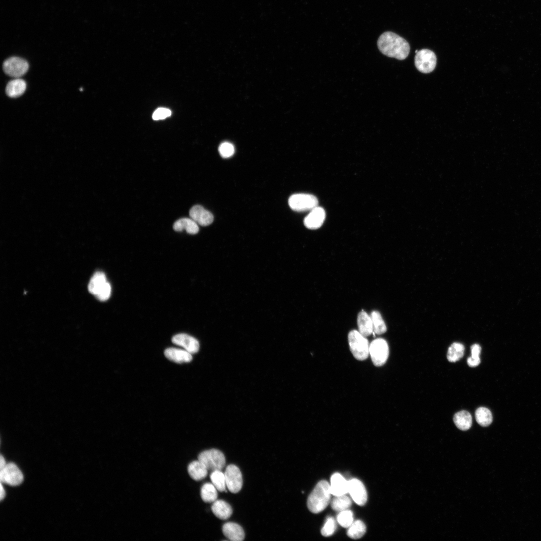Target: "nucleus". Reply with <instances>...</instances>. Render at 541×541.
<instances>
[{"label": "nucleus", "mask_w": 541, "mask_h": 541, "mask_svg": "<svg viewBox=\"0 0 541 541\" xmlns=\"http://www.w3.org/2000/svg\"><path fill=\"white\" fill-rule=\"evenodd\" d=\"M377 46L384 55L398 60H404L408 56L410 46L402 37L392 32L382 34L377 41Z\"/></svg>", "instance_id": "obj_1"}, {"label": "nucleus", "mask_w": 541, "mask_h": 541, "mask_svg": "<svg viewBox=\"0 0 541 541\" xmlns=\"http://www.w3.org/2000/svg\"><path fill=\"white\" fill-rule=\"evenodd\" d=\"M330 485L326 480L320 481L307 499L308 509L313 513L324 510L329 504L331 497Z\"/></svg>", "instance_id": "obj_2"}, {"label": "nucleus", "mask_w": 541, "mask_h": 541, "mask_svg": "<svg viewBox=\"0 0 541 541\" xmlns=\"http://www.w3.org/2000/svg\"><path fill=\"white\" fill-rule=\"evenodd\" d=\"M348 340L350 351L356 359L363 361L368 358L370 344L366 337L359 331L352 330L348 333Z\"/></svg>", "instance_id": "obj_3"}, {"label": "nucleus", "mask_w": 541, "mask_h": 541, "mask_svg": "<svg viewBox=\"0 0 541 541\" xmlns=\"http://www.w3.org/2000/svg\"><path fill=\"white\" fill-rule=\"evenodd\" d=\"M198 459L208 470L212 471L222 470L226 463L225 458L223 453L216 449H211L202 452L199 454Z\"/></svg>", "instance_id": "obj_4"}, {"label": "nucleus", "mask_w": 541, "mask_h": 541, "mask_svg": "<svg viewBox=\"0 0 541 541\" xmlns=\"http://www.w3.org/2000/svg\"><path fill=\"white\" fill-rule=\"evenodd\" d=\"M389 352L388 343L383 338H377L373 340L370 344L369 354L372 362L376 366H381L386 363Z\"/></svg>", "instance_id": "obj_5"}, {"label": "nucleus", "mask_w": 541, "mask_h": 541, "mask_svg": "<svg viewBox=\"0 0 541 541\" xmlns=\"http://www.w3.org/2000/svg\"><path fill=\"white\" fill-rule=\"evenodd\" d=\"M288 204L293 210L301 212L314 209L318 206V201L313 195L299 193L291 195L289 198Z\"/></svg>", "instance_id": "obj_6"}, {"label": "nucleus", "mask_w": 541, "mask_h": 541, "mask_svg": "<svg viewBox=\"0 0 541 541\" xmlns=\"http://www.w3.org/2000/svg\"><path fill=\"white\" fill-rule=\"evenodd\" d=\"M436 56L434 52L428 49L418 51L416 53L414 59L416 68L423 73H429L433 71L436 67Z\"/></svg>", "instance_id": "obj_7"}, {"label": "nucleus", "mask_w": 541, "mask_h": 541, "mask_svg": "<svg viewBox=\"0 0 541 541\" xmlns=\"http://www.w3.org/2000/svg\"><path fill=\"white\" fill-rule=\"evenodd\" d=\"M29 68L28 62L20 57H12L6 59L3 63V69L8 75L19 78L27 71Z\"/></svg>", "instance_id": "obj_8"}, {"label": "nucleus", "mask_w": 541, "mask_h": 541, "mask_svg": "<svg viewBox=\"0 0 541 541\" xmlns=\"http://www.w3.org/2000/svg\"><path fill=\"white\" fill-rule=\"evenodd\" d=\"M224 474L228 490L233 493H238L243 485L242 475L239 468L230 464L226 467Z\"/></svg>", "instance_id": "obj_9"}, {"label": "nucleus", "mask_w": 541, "mask_h": 541, "mask_svg": "<svg viewBox=\"0 0 541 541\" xmlns=\"http://www.w3.org/2000/svg\"><path fill=\"white\" fill-rule=\"evenodd\" d=\"M0 479L2 483L17 486L23 482V475L15 464L9 463L1 469Z\"/></svg>", "instance_id": "obj_10"}, {"label": "nucleus", "mask_w": 541, "mask_h": 541, "mask_svg": "<svg viewBox=\"0 0 541 541\" xmlns=\"http://www.w3.org/2000/svg\"><path fill=\"white\" fill-rule=\"evenodd\" d=\"M348 493L353 501L358 505L363 506L367 500V493L363 483L356 478L349 481Z\"/></svg>", "instance_id": "obj_11"}, {"label": "nucleus", "mask_w": 541, "mask_h": 541, "mask_svg": "<svg viewBox=\"0 0 541 541\" xmlns=\"http://www.w3.org/2000/svg\"><path fill=\"white\" fill-rule=\"evenodd\" d=\"M172 342L178 346L182 347L185 350L193 354L197 352L199 349V343L195 338L184 333H180L174 336Z\"/></svg>", "instance_id": "obj_12"}, {"label": "nucleus", "mask_w": 541, "mask_h": 541, "mask_svg": "<svg viewBox=\"0 0 541 541\" xmlns=\"http://www.w3.org/2000/svg\"><path fill=\"white\" fill-rule=\"evenodd\" d=\"M325 219V212L322 207L317 206L304 220V225L308 229H315L321 226Z\"/></svg>", "instance_id": "obj_13"}, {"label": "nucleus", "mask_w": 541, "mask_h": 541, "mask_svg": "<svg viewBox=\"0 0 541 541\" xmlns=\"http://www.w3.org/2000/svg\"><path fill=\"white\" fill-rule=\"evenodd\" d=\"M189 215L198 224L203 226L210 225L214 219L212 214L200 205L192 207L189 211Z\"/></svg>", "instance_id": "obj_14"}, {"label": "nucleus", "mask_w": 541, "mask_h": 541, "mask_svg": "<svg viewBox=\"0 0 541 541\" xmlns=\"http://www.w3.org/2000/svg\"><path fill=\"white\" fill-rule=\"evenodd\" d=\"M330 483V490L333 495L341 496L348 492L349 481L339 473H335L332 475Z\"/></svg>", "instance_id": "obj_15"}, {"label": "nucleus", "mask_w": 541, "mask_h": 541, "mask_svg": "<svg viewBox=\"0 0 541 541\" xmlns=\"http://www.w3.org/2000/svg\"><path fill=\"white\" fill-rule=\"evenodd\" d=\"M222 531L225 536L231 541H242L245 538L242 527L234 522L225 523L222 527Z\"/></svg>", "instance_id": "obj_16"}, {"label": "nucleus", "mask_w": 541, "mask_h": 541, "mask_svg": "<svg viewBox=\"0 0 541 541\" xmlns=\"http://www.w3.org/2000/svg\"><path fill=\"white\" fill-rule=\"evenodd\" d=\"M164 354L167 359L177 363H188L192 359L191 354L185 349L168 348L165 350Z\"/></svg>", "instance_id": "obj_17"}, {"label": "nucleus", "mask_w": 541, "mask_h": 541, "mask_svg": "<svg viewBox=\"0 0 541 541\" xmlns=\"http://www.w3.org/2000/svg\"><path fill=\"white\" fill-rule=\"evenodd\" d=\"M357 321L358 331L362 335L367 337L372 334L373 331L372 321L371 316L366 312H359Z\"/></svg>", "instance_id": "obj_18"}, {"label": "nucleus", "mask_w": 541, "mask_h": 541, "mask_svg": "<svg viewBox=\"0 0 541 541\" xmlns=\"http://www.w3.org/2000/svg\"><path fill=\"white\" fill-rule=\"evenodd\" d=\"M211 510L217 518L222 520L229 518L233 512L231 506L223 500H216L214 501L211 506Z\"/></svg>", "instance_id": "obj_19"}, {"label": "nucleus", "mask_w": 541, "mask_h": 541, "mask_svg": "<svg viewBox=\"0 0 541 541\" xmlns=\"http://www.w3.org/2000/svg\"><path fill=\"white\" fill-rule=\"evenodd\" d=\"M108 283L105 274L102 272H97L92 277L88 284L89 291L97 295Z\"/></svg>", "instance_id": "obj_20"}, {"label": "nucleus", "mask_w": 541, "mask_h": 541, "mask_svg": "<svg viewBox=\"0 0 541 541\" xmlns=\"http://www.w3.org/2000/svg\"><path fill=\"white\" fill-rule=\"evenodd\" d=\"M208 471L206 467L198 460L192 462L188 466L190 476L196 481L205 478L207 475Z\"/></svg>", "instance_id": "obj_21"}, {"label": "nucleus", "mask_w": 541, "mask_h": 541, "mask_svg": "<svg viewBox=\"0 0 541 541\" xmlns=\"http://www.w3.org/2000/svg\"><path fill=\"white\" fill-rule=\"evenodd\" d=\"M198 224L191 218H183L176 221L173 225V229L180 232L183 230L190 234H195L199 231Z\"/></svg>", "instance_id": "obj_22"}, {"label": "nucleus", "mask_w": 541, "mask_h": 541, "mask_svg": "<svg viewBox=\"0 0 541 541\" xmlns=\"http://www.w3.org/2000/svg\"><path fill=\"white\" fill-rule=\"evenodd\" d=\"M26 88V84L25 81L20 78H16L8 83L5 90L8 96L17 97L23 94Z\"/></svg>", "instance_id": "obj_23"}, {"label": "nucleus", "mask_w": 541, "mask_h": 541, "mask_svg": "<svg viewBox=\"0 0 541 541\" xmlns=\"http://www.w3.org/2000/svg\"><path fill=\"white\" fill-rule=\"evenodd\" d=\"M453 421L456 427L463 431L470 429L472 424L471 414L465 410L456 413L454 416Z\"/></svg>", "instance_id": "obj_24"}, {"label": "nucleus", "mask_w": 541, "mask_h": 541, "mask_svg": "<svg viewBox=\"0 0 541 541\" xmlns=\"http://www.w3.org/2000/svg\"><path fill=\"white\" fill-rule=\"evenodd\" d=\"M217 489L212 483H204L201 488V497L202 500L207 503L214 502L217 500Z\"/></svg>", "instance_id": "obj_25"}, {"label": "nucleus", "mask_w": 541, "mask_h": 541, "mask_svg": "<svg viewBox=\"0 0 541 541\" xmlns=\"http://www.w3.org/2000/svg\"><path fill=\"white\" fill-rule=\"evenodd\" d=\"M465 348L460 343L454 342L448 348L447 358L451 362H455L459 360L464 355Z\"/></svg>", "instance_id": "obj_26"}, {"label": "nucleus", "mask_w": 541, "mask_h": 541, "mask_svg": "<svg viewBox=\"0 0 541 541\" xmlns=\"http://www.w3.org/2000/svg\"><path fill=\"white\" fill-rule=\"evenodd\" d=\"M370 316L372 321L373 332L377 335L385 333L387 327L380 312L377 310L371 312Z\"/></svg>", "instance_id": "obj_27"}, {"label": "nucleus", "mask_w": 541, "mask_h": 541, "mask_svg": "<svg viewBox=\"0 0 541 541\" xmlns=\"http://www.w3.org/2000/svg\"><path fill=\"white\" fill-rule=\"evenodd\" d=\"M352 504L351 498L345 494L335 496L331 501L332 508L337 512H341L349 508Z\"/></svg>", "instance_id": "obj_28"}, {"label": "nucleus", "mask_w": 541, "mask_h": 541, "mask_svg": "<svg viewBox=\"0 0 541 541\" xmlns=\"http://www.w3.org/2000/svg\"><path fill=\"white\" fill-rule=\"evenodd\" d=\"M475 415L477 423L483 427L489 426L492 422V413L487 408H478L475 411Z\"/></svg>", "instance_id": "obj_29"}, {"label": "nucleus", "mask_w": 541, "mask_h": 541, "mask_svg": "<svg viewBox=\"0 0 541 541\" xmlns=\"http://www.w3.org/2000/svg\"><path fill=\"white\" fill-rule=\"evenodd\" d=\"M366 526L361 520H356L353 522L349 527L347 531V535L354 539L361 538L366 532Z\"/></svg>", "instance_id": "obj_30"}, {"label": "nucleus", "mask_w": 541, "mask_h": 541, "mask_svg": "<svg viewBox=\"0 0 541 541\" xmlns=\"http://www.w3.org/2000/svg\"><path fill=\"white\" fill-rule=\"evenodd\" d=\"M212 483L220 492L226 491V480L224 473L220 470H216L212 471L210 476Z\"/></svg>", "instance_id": "obj_31"}, {"label": "nucleus", "mask_w": 541, "mask_h": 541, "mask_svg": "<svg viewBox=\"0 0 541 541\" xmlns=\"http://www.w3.org/2000/svg\"><path fill=\"white\" fill-rule=\"evenodd\" d=\"M337 520L338 523L343 527L349 528L353 522V515L351 510L346 509L339 512Z\"/></svg>", "instance_id": "obj_32"}, {"label": "nucleus", "mask_w": 541, "mask_h": 541, "mask_svg": "<svg viewBox=\"0 0 541 541\" xmlns=\"http://www.w3.org/2000/svg\"><path fill=\"white\" fill-rule=\"evenodd\" d=\"M481 348L479 344H475L471 347V356L468 358L467 362L469 366L475 367L478 366L481 361L479 357Z\"/></svg>", "instance_id": "obj_33"}, {"label": "nucleus", "mask_w": 541, "mask_h": 541, "mask_svg": "<svg viewBox=\"0 0 541 541\" xmlns=\"http://www.w3.org/2000/svg\"><path fill=\"white\" fill-rule=\"evenodd\" d=\"M336 529V524L334 519L332 517H329L327 518L321 530V533L323 536L328 537L334 533Z\"/></svg>", "instance_id": "obj_34"}, {"label": "nucleus", "mask_w": 541, "mask_h": 541, "mask_svg": "<svg viewBox=\"0 0 541 541\" xmlns=\"http://www.w3.org/2000/svg\"><path fill=\"white\" fill-rule=\"evenodd\" d=\"M220 155L225 158L232 156L234 153V146L230 143L225 142L221 143L218 148Z\"/></svg>", "instance_id": "obj_35"}, {"label": "nucleus", "mask_w": 541, "mask_h": 541, "mask_svg": "<svg viewBox=\"0 0 541 541\" xmlns=\"http://www.w3.org/2000/svg\"><path fill=\"white\" fill-rule=\"evenodd\" d=\"M171 114V111L169 109L165 108H159L153 113L152 118L155 120H161L170 116Z\"/></svg>", "instance_id": "obj_36"}, {"label": "nucleus", "mask_w": 541, "mask_h": 541, "mask_svg": "<svg viewBox=\"0 0 541 541\" xmlns=\"http://www.w3.org/2000/svg\"><path fill=\"white\" fill-rule=\"evenodd\" d=\"M0 493L1 500H2L5 496V491L2 484H1Z\"/></svg>", "instance_id": "obj_37"}, {"label": "nucleus", "mask_w": 541, "mask_h": 541, "mask_svg": "<svg viewBox=\"0 0 541 541\" xmlns=\"http://www.w3.org/2000/svg\"><path fill=\"white\" fill-rule=\"evenodd\" d=\"M6 465L5 460L3 456L1 455L0 458V469L3 468Z\"/></svg>", "instance_id": "obj_38"}]
</instances>
